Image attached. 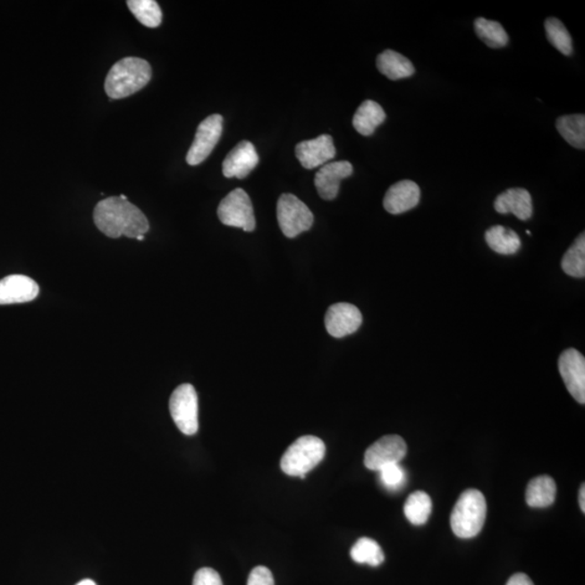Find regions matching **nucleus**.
<instances>
[{
	"mask_svg": "<svg viewBox=\"0 0 585 585\" xmlns=\"http://www.w3.org/2000/svg\"><path fill=\"white\" fill-rule=\"evenodd\" d=\"M94 220L97 228L112 239L122 235L137 239L150 229L146 215L136 205L120 197L107 198L98 203Z\"/></svg>",
	"mask_w": 585,
	"mask_h": 585,
	"instance_id": "1",
	"label": "nucleus"
},
{
	"mask_svg": "<svg viewBox=\"0 0 585 585\" xmlns=\"http://www.w3.org/2000/svg\"><path fill=\"white\" fill-rule=\"evenodd\" d=\"M151 79L152 69L148 61L128 56L112 66L105 89L111 99H123L142 89Z\"/></svg>",
	"mask_w": 585,
	"mask_h": 585,
	"instance_id": "2",
	"label": "nucleus"
},
{
	"mask_svg": "<svg viewBox=\"0 0 585 585\" xmlns=\"http://www.w3.org/2000/svg\"><path fill=\"white\" fill-rule=\"evenodd\" d=\"M487 516V503L480 491L463 492L450 517L451 528L462 538H474L481 531Z\"/></svg>",
	"mask_w": 585,
	"mask_h": 585,
	"instance_id": "3",
	"label": "nucleus"
},
{
	"mask_svg": "<svg viewBox=\"0 0 585 585\" xmlns=\"http://www.w3.org/2000/svg\"><path fill=\"white\" fill-rule=\"evenodd\" d=\"M326 445L315 436H302L292 443L281 459V470L286 475L306 479V475L321 463Z\"/></svg>",
	"mask_w": 585,
	"mask_h": 585,
	"instance_id": "4",
	"label": "nucleus"
},
{
	"mask_svg": "<svg viewBox=\"0 0 585 585\" xmlns=\"http://www.w3.org/2000/svg\"><path fill=\"white\" fill-rule=\"evenodd\" d=\"M276 216L282 233L286 238H296L314 225V215L295 195L282 194L276 205Z\"/></svg>",
	"mask_w": 585,
	"mask_h": 585,
	"instance_id": "5",
	"label": "nucleus"
},
{
	"mask_svg": "<svg viewBox=\"0 0 585 585\" xmlns=\"http://www.w3.org/2000/svg\"><path fill=\"white\" fill-rule=\"evenodd\" d=\"M169 411L182 434L192 436L198 433L199 403L192 385L182 384L174 390L169 400Z\"/></svg>",
	"mask_w": 585,
	"mask_h": 585,
	"instance_id": "6",
	"label": "nucleus"
},
{
	"mask_svg": "<svg viewBox=\"0 0 585 585\" xmlns=\"http://www.w3.org/2000/svg\"><path fill=\"white\" fill-rule=\"evenodd\" d=\"M220 222L229 227L242 228L251 233L256 227L253 205L243 189H235L225 197L218 207Z\"/></svg>",
	"mask_w": 585,
	"mask_h": 585,
	"instance_id": "7",
	"label": "nucleus"
},
{
	"mask_svg": "<svg viewBox=\"0 0 585 585\" xmlns=\"http://www.w3.org/2000/svg\"><path fill=\"white\" fill-rule=\"evenodd\" d=\"M224 119L222 115L214 114L207 117L199 125L192 146L187 154V163L195 166L201 164L213 152L223 135Z\"/></svg>",
	"mask_w": 585,
	"mask_h": 585,
	"instance_id": "8",
	"label": "nucleus"
},
{
	"mask_svg": "<svg viewBox=\"0 0 585 585\" xmlns=\"http://www.w3.org/2000/svg\"><path fill=\"white\" fill-rule=\"evenodd\" d=\"M408 446L398 435L384 436L367 450L364 465L371 471H381L385 466L399 464L407 455Z\"/></svg>",
	"mask_w": 585,
	"mask_h": 585,
	"instance_id": "9",
	"label": "nucleus"
},
{
	"mask_svg": "<svg viewBox=\"0 0 585 585\" xmlns=\"http://www.w3.org/2000/svg\"><path fill=\"white\" fill-rule=\"evenodd\" d=\"M559 373L569 394L579 403H585V359L577 349H567L558 360Z\"/></svg>",
	"mask_w": 585,
	"mask_h": 585,
	"instance_id": "10",
	"label": "nucleus"
},
{
	"mask_svg": "<svg viewBox=\"0 0 585 585\" xmlns=\"http://www.w3.org/2000/svg\"><path fill=\"white\" fill-rule=\"evenodd\" d=\"M362 325V315L356 306L348 302H338L328 308L326 315V328L333 337L343 338L352 335Z\"/></svg>",
	"mask_w": 585,
	"mask_h": 585,
	"instance_id": "11",
	"label": "nucleus"
},
{
	"mask_svg": "<svg viewBox=\"0 0 585 585\" xmlns=\"http://www.w3.org/2000/svg\"><path fill=\"white\" fill-rule=\"evenodd\" d=\"M295 154L302 167L314 169L333 160L336 148L330 135H321L316 140L300 142L295 148Z\"/></svg>",
	"mask_w": 585,
	"mask_h": 585,
	"instance_id": "12",
	"label": "nucleus"
},
{
	"mask_svg": "<svg viewBox=\"0 0 585 585\" xmlns=\"http://www.w3.org/2000/svg\"><path fill=\"white\" fill-rule=\"evenodd\" d=\"M258 151L250 141H241L225 157L223 163V174L225 178L244 179L259 165Z\"/></svg>",
	"mask_w": 585,
	"mask_h": 585,
	"instance_id": "13",
	"label": "nucleus"
},
{
	"mask_svg": "<svg viewBox=\"0 0 585 585\" xmlns=\"http://www.w3.org/2000/svg\"><path fill=\"white\" fill-rule=\"evenodd\" d=\"M353 167L347 161L331 162L323 165L316 174L315 184L323 199L331 201L337 197L343 179L351 177Z\"/></svg>",
	"mask_w": 585,
	"mask_h": 585,
	"instance_id": "14",
	"label": "nucleus"
},
{
	"mask_svg": "<svg viewBox=\"0 0 585 585\" xmlns=\"http://www.w3.org/2000/svg\"><path fill=\"white\" fill-rule=\"evenodd\" d=\"M38 294V284L27 276L12 275L0 280V305L32 301Z\"/></svg>",
	"mask_w": 585,
	"mask_h": 585,
	"instance_id": "15",
	"label": "nucleus"
},
{
	"mask_svg": "<svg viewBox=\"0 0 585 585\" xmlns=\"http://www.w3.org/2000/svg\"><path fill=\"white\" fill-rule=\"evenodd\" d=\"M420 190L411 181H403L393 184L384 198V208L388 213L399 215L418 207Z\"/></svg>",
	"mask_w": 585,
	"mask_h": 585,
	"instance_id": "16",
	"label": "nucleus"
},
{
	"mask_svg": "<svg viewBox=\"0 0 585 585\" xmlns=\"http://www.w3.org/2000/svg\"><path fill=\"white\" fill-rule=\"evenodd\" d=\"M495 208L499 214H514L518 219L532 216V199L530 191L522 188L506 190L496 199Z\"/></svg>",
	"mask_w": 585,
	"mask_h": 585,
	"instance_id": "17",
	"label": "nucleus"
},
{
	"mask_svg": "<svg viewBox=\"0 0 585 585\" xmlns=\"http://www.w3.org/2000/svg\"><path fill=\"white\" fill-rule=\"evenodd\" d=\"M377 66L379 72L389 80L407 79L414 74V66L409 59L394 50H385L377 56Z\"/></svg>",
	"mask_w": 585,
	"mask_h": 585,
	"instance_id": "18",
	"label": "nucleus"
},
{
	"mask_svg": "<svg viewBox=\"0 0 585 585\" xmlns=\"http://www.w3.org/2000/svg\"><path fill=\"white\" fill-rule=\"evenodd\" d=\"M386 114L376 101L367 100L358 107L353 115L352 125L362 136H371L377 128L383 124Z\"/></svg>",
	"mask_w": 585,
	"mask_h": 585,
	"instance_id": "19",
	"label": "nucleus"
},
{
	"mask_svg": "<svg viewBox=\"0 0 585 585\" xmlns=\"http://www.w3.org/2000/svg\"><path fill=\"white\" fill-rule=\"evenodd\" d=\"M556 490V484L552 477L547 475L536 477L527 487V504L536 509L550 506L555 501Z\"/></svg>",
	"mask_w": 585,
	"mask_h": 585,
	"instance_id": "20",
	"label": "nucleus"
},
{
	"mask_svg": "<svg viewBox=\"0 0 585 585\" xmlns=\"http://www.w3.org/2000/svg\"><path fill=\"white\" fill-rule=\"evenodd\" d=\"M485 239L488 246L501 255H514L521 246V238L515 231L503 225H495L486 231Z\"/></svg>",
	"mask_w": 585,
	"mask_h": 585,
	"instance_id": "21",
	"label": "nucleus"
},
{
	"mask_svg": "<svg viewBox=\"0 0 585 585\" xmlns=\"http://www.w3.org/2000/svg\"><path fill=\"white\" fill-rule=\"evenodd\" d=\"M556 128L569 145L583 150L585 148V116L583 114L561 116L556 121Z\"/></svg>",
	"mask_w": 585,
	"mask_h": 585,
	"instance_id": "22",
	"label": "nucleus"
},
{
	"mask_svg": "<svg viewBox=\"0 0 585 585\" xmlns=\"http://www.w3.org/2000/svg\"><path fill=\"white\" fill-rule=\"evenodd\" d=\"M432 510V499L423 491L413 492L404 504V515L414 526H422L428 522Z\"/></svg>",
	"mask_w": 585,
	"mask_h": 585,
	"instance_id": "23",
	"label": "nucleus"
},
{
	"mask_svg": "<svg viewBox=\"0 0 585 585\" xmlns=\"http://www.w3.org/2000/svg\"><path fill=\"white\" fill-rule=\"evenodd\" d=\"M476 35L484 42L488 47L499 49L505 47L509 43V35L499 22L491 21L485 18L475 20Z\"/></svg>",
	"mask_w": 585,
	"mask_h": 585,
	"instance_id": "24",
	"label": "nucleus"
},
{
	"mask_svg": "<svg viewBox=\"0 0 585 585\" xmlns=\"http://www.w3.org/2000/svg\"><path fill=\"white\" fill-rule=\"evenodd\" d=\"M562 268L573 278L585 276V235L581 233L564 255Z\"/></svg>",
	"mask_w": 585,
	"mask_h": 585,
	"instance_id": "25",
	"label": "nucleus"
},
{
	"mask_svg": "<svg viewBox=\"0 0 585 585\" xmlns=\"http://www.w3.org/2000/svg\"><path fill=\"white\" fill-rule=\"evenodd\" d=\"M127 6L131 13L147 28L160 27L163 13L160 6L154 0H128Z\"/></svg>",
	"mask_w": 585,
	"mask_h": 585,
	"instance_id": "26",
	"label": "nucleus"
},
{
	"mask_svg": "<svg viewBox=\"0 0 585 585\" xmlns=\"http://www.w3.org/2000/svg\"><path fill=\"white\" fill-rule=\"evenodd\" d=\"M351 556L353 562L367 564L372 567L379 566L385 559L382 547L369 538H359L352 548Z\"/></svg>",
	"mask_w": 585,
	"mask_h": 585,
	"instance_id": "27",
	"label": "nucleus"
},
{
	"mask_svg": "<svg viewBox=\"0 0 585 585\" xmlns=\"http://www.w3.org/2000/svg\"><path fill=\"white\" fill-rule=\"evenodd\" d=\"M544 28H546V34L548 39L554 47H555L559 53H562L564 55H571L572 53V39L571 34H569L568 30L564 27L561 20L556 18H548L544 22Z\"/></svg>",
	"mask_w": 585,
	"mask_h": 585,
	"instance_id": "28",
	"label": "nucleus"
},
{
	"mask_svg": "<svg viewBox=\"0 0 585 585\" xmlns=\"http://www.w3.org/2000/svg\"><path fill=\"white\" fill-rule=\"evenodd\" d=\"M379 471V479L382 485L390 491H398L407 482V474L403 467L400 464H392L385 466Z\"/></svg>",
	"mask_w": 585,
	"mask_h": 585,
	"instance_id": "29",
	"label": "nucleus"
},
{
	"mask_svg": "<svg viewBox=\"0 0 585 585\" xmlns=\"http://www.w3.org/2000/svg\"><path fill=\"white\" fill-rule=\"evenodd\" d=\"M193 585H224L219 573L212 568H202L195 573Z\"/></svg>",
	"mask_w": 585,
	"mask_h": 585,
	"instance_id": "30",
	"label": "nucleus"
},
{
	"mask_svg": "<svg viewBox=\"0 0 585 585\" xmlns=\"http://www.w3.org/2000/svg\"><path fill=\"white\" fill-rule=\"evenodd\" d=\"M248 585H275V579L268 568L259 566L250 573Z\"/></svg>",
	"mask_w": 585,
	"mask_h": 585,
	"instance_id": "31",
	"label": "nucleus"
},
{
	"mask_svg": "<svg viewBox=\"0 0 585 585\" xmlns=\"http://www.w3.org/2000/svg\"><path fill=\"white\" fill-rule=\"evenodd\" d=\"M506 585H535L525 573H516L511 577Z\"/></svg>",
	"mask_w": 585,
	"mask_h": 585,
	"instance_id": "32",
	"label": "nucleus"
},
{
	"mask_svg": "<svg viewBox=\"0 0 585 585\" xmlns=\"http://www.w3.org/2000/svg\"><path fill=\"white\" fill-rule=\"evenodd\" d=\"M579 504H580V509H581L582 512L585 513V486H584V484L582 485L581 489H580Z\"/></svg>",
	"mask_w": 585,
	"mask_h": 585,
	"instance_id": "33",
	"label": "nucleus"
},
{
	"mask_svg": "<svg viewBox=\"0 0 585 585\" xmlns=\"http://www.w3.org/2000/svg\"><path fill=\"white\" fill-rule=\"evenodd\" d=\"M76 585H97L92 580L90 579H85L81 580V582L77 583Z\"/></svg>",
	"mask_w": 585,
	"mask_h": 585,
	"instance_id": "34",
	"label": "nucleus"
},
{
	"mask_svg": "<svg viewBox=\"0 0 585 585\" xmlns=\"http://www.w3.org/2000/svg\"><path fill=\"white\" fill-rule=\"evenodd\" d=\"M138 241H143L145 240V235H140V237L137 238Z\"/></svg>",
	"mask_w": 585,
	"mask_h": 585,
	"instance_id": "35",
	"label": "nucleus"
}]
</instances>
